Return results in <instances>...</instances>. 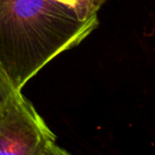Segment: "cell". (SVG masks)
Listing matches in <instances>:
<instances>
[{
	"instance_id": "obj_1",
	"label": "cell",
	"mask_w": 155,
	"mask_h": 155,
	"mask_svg": "<svg viewBox=\"0 0 155 155\" xmlns=\"http://www.w3.org/2000/svg\"><path fill=\"white\" fill-rule=\"evenodd\" d=\"M99 25L55 0H0V68L15 89L58 54L80 45Z\"/></svg>"
},
{
	"instance_id": "obj_3",
	"label": "cell",
	"mask_w": 155,
	"mask_h": 155,
	"mask_svg": "<svg viewBox=\"0 0 155 155\" xmlns=\"http://www.w3.org/2000/svg\"><path fill=\"white\" fill-rule=\"evenodd\" d=\"M71 9L82 20L98 18V12L105 0H55Z\"/></svg>"
},
{
	"instance_id": "obj_2",
	"label": "cell",
	"mask_w": 155,
	"mask_h": 155,
	"mask_svg": "<svg viewBox=\"0 0 155 155\" xmlns=\"http://www.w3.org/2000/svg\"><path fill=\"white\" fill-rule=\"evenodd\" d=\"M33 104L16 89L0 110V155H68Z\"/></svg>"
},
{
	"instance_id": "obj_4",
	"label": "cell",
	"mask_w": 155,
	"mask_h": 155,
	"mask_svg": "<svg viewBox=\"0 0 155 155\" xmlns=\"http://www.w3.org/2000/svg\"><path fill=\"white\" fill-rule=\"evenodd\" d=\"M16 89L10 82L9 78L5 73V71L0 68V110L5 105L8 100L11 98Z\"/></svg>"
}]
</instances>
